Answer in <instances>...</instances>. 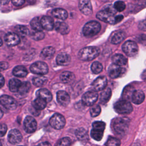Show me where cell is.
<instances>
[{
	"label": "cell",
	"instance_id": "74e56055",
	"mask_svg": "<svg viewBox=\"0 0 146 146\" xmlns=\"http://www.w3.org/2000/svg\"><path fill=\"white\" fill-rule=\"evenodd\" d=\"M47 81V78L43 76H38L35 77L33 79V84L38 87H40L43 86Z\"/></svg>",
	"mask_w": 146,
	"mask_h": 146
},
{
	"label": "cell",
	"instance_id": "ee69618b",
	"mask_svg": "<svg viewBox=\"0 0 146 146\" xmlns=\"http://www.w3.org/2000/svg\"><path fill=\"white\" fill-rule=\"evenodd\" d=\"M115 9L117 11H123L125 8V5L124 2L121 1H117L115 2L114 5H113Z\"/></svg>",
	"mask_w": 146,
	"mask_h": 146
},
{
	"label": "cell",
	"instance_id": "30bf717a",
	"mask_svg": "<svg viewBox=\"0 0 146 146\" xmlns=\"http://www.w3.org/2000/svg\"><path fill=\"white\" fill-rule=\"evenodd\" d=\"M98 95L95 91H89L82 96V102L86 106H92L97 100Z\"/></svg>",
	"mask_w": 146,
	"mask_h": 146
},
{
	"label": "cell",
	"instance_id": "4fadbf2b",
	"mask_svg": "<svg viewBox=\"0 0 146 146\" xmlns=\"http://www.w3.org/2000/svg\"><path fill=\"white\" fill-rule=\"evenodd\" d=\"M24 129L27 133H33L36 129V121L32 116H27L24 120Z\"/></svg>",
	"mask_w": 146,
	"mask_h": 146
},
{
	"label": "cell",
	"instance_id": "f6af8a7d",
	"mask_svg": "<svg viewBox=\"0 0 146 146\" xmlns=\"http://www.w3.org/2000/svg\"><path fill=\"white\" fill-rule=\"evenodd\" d=\"M7 131V126L5 124H2L1 125V136L2 137Z\"/></svg>",
	"mask_w": 146,
	"mask_h": 146
},
{
	"label": "cell",
	"instance_id": "484cf974",
	"mask_svg": "<svg viewBox=\"0 0 146 146\" xmlns=\"http://www.w3.org/2000/svg\"><path fill=\"white\" fill-rule=\"evenodd\" d=\"M74 74L70 71H64L62 72L60 76V80L65 83H70L75 80Z\"/></svg>",
	"mask_w": 146,
	"mask_h": 146
},
{
	"label": "cell",
	"instance_id": "1f68e13d",
	"mask_svg": "<svg viewBox=\"0 0 146 146\" xmlns=\"http://www.w3.org/2000/svg\"><path fill=\"white\" fill-rule=\"evenodd\" d=\"M46 101L44 99L38 97L36 99H35L32 104V106L38 110H41L44 109L46 106Z\"/></svg>",
	"mask_w": 146,
	"mask_h": 146
},
{
	"label": "cell",
	"instance_id": "11a10c76",
	"mask_svg": "<svg viewBox=\"0 0 146 146\" xmlns=\"http://www.w3.org/2000/svg\"><path fill=\"white\" fill-rule=\"evenodd\" d=\"M10 0H1V5H6L9 2Z\"/></svg>",
	"mask_w": 146,
	"mask_h": 146
},
{
	"label": "cell",
	"instance_id": "7402d4cb",
	"mask_svg": "<svg viewBox=\"0 0 146 146\" xmlns=\"http://www.w3.org/2000/svg\"><path fill=\"white\" fill-rule=\"evenodd\" d=\"M55 49L51 46L44 47L40 52V56L44 59H50L55 54Z\"/></svg>",
	"mask_w": 146,
	"mask_h": 146
},
{
	"label": "cell",
	"instance_id": "5bb4252c",
	"mask_svg": "<svg viewBox=\"0 0 146 146\" xmlns=\"http://www.w3.org/2000/svg\"><path fill=\"white\" fill-rule=\"evenodd\" d=\"M107 84V80L106 76H101L97 78L92 83V87L94 91H99L105 88Z\"/></svg>",
	"mask_w": 146,
	"mask_h": 146
},
{
	"label": "cell",
	"instance_id": "f35d334b",
	"mask_svg": "<svg viewBox=\"0 0 146 146\" xmlns=\"http://www.w3.org/2000/svg\"><path fill=\"white\" fill-rule=\"evenodd\" d=\"M120 140L112 136L109 137L106 143V146H120Z\"/></svg>",
	"mask_w": 146,
	"mask_h": 146
},
{
	"label": "cell",
	"instance_id": "d6986e66",
	"mask_svg": "<svg viewBox=\"0 0 146 146\" xmlns=\"http://www.w3.org/2000/svg\"><path fill=\"white\" fill-rule=\"evenodd\" d=\"M40 21L43 28L46 30H52L55 27L53 19L49 16H43L41 18Z\"/></svg>",
	"mask_w": 146,
	"mask_h": 146
},
{
	"label": "cell",
	"instance_id": "6da1fadb",
	"mask_svg": "<svg viewBox=\"0 0 146 146\" xmlns=\"http://www.w3.org/2000/svg\"><path fill=\"white\" fill-rule=\"evenodd\" d=\"M116 12V10L114 6L112 7L111 5H108L104 9L99 11L96 14V17L99 19L104 22L114 24L116 23V16L115 14Z\"/></svg>",
	"mask_w": 146,
	"mask_h": 146
},
{
	"label": "cell",
	"instance_id": "d590c367",
	"mask_svg": "<svg viewBox=\"0 0 146 146\" xmlns=\"http://www.w3.org/2000/svg\"><path fill=\"white\" fill-rule=\"evenodd\" d=\"M30 87L31 85L29 82H24L22 83L18 92L20 94H25L29 92Z\"/></svg>",
	"mask_w": 146,
	"mask_h": 146
},
{
	"label": "cell",
	"instance_id": "44dd1931",
	"mask_svg": "<svg viewBox=\"0 0 146 146\" xmlns=\"http://www.w3.org/2000/svg\"><path fill=\"white\" fill-rule=\"evenodd\" d=\"M36 95L38 97H39L46 100L47 103L50 102L52 98V96L51 92L45 88L38 90L36 92Z\"/></svg>",
	"mask_w": 146,
	"mask_h": 146
},
{
	"label": "cell",
	"instance_id": "c3c4849f",
	"mask_svg": "<svg viewBox=\"0 0 146 146\" xmlns=\"http://www.w3.org/2000/svg\"><path fill=\"white\" fill-rule=\"evenodd\" d=\"M30 110L31 113L33 115H35V116H38V115H39V113H40L39 110L36 109V108H34L33 106H32V107H31V108H30Z\"/></svg>",
	"mask_w": 146,
	"mask_h": 146
},
{
	"label": "cell",
	"instance_id": "f1b7e54d",
	"mask_svg": "<svg viewBox=\"0 0 146 146\" xmlns=\"http://www.w3.org/2000/svg\"><path fill=\"white\" fill-rule=\"evenodd\" d=\"M27 69L22 66H16L13 71V74L14 75L18 77H25L27 75Z\"/></svg>",
	"mask_w": 146,
	"mask_h": 146
},
{
	"label": "cell",
	"instance_id": "816d5d0a",
	"mask_svg": "<svg viewBox=\"0 0 146 146\" xmlns=\"http://www.w3.org/2000/svg\"><path fill=\"white\" fill-rule=\"evenodd\" d=\"M37 146H51L48 142H43L39 144Z\"/></svg>",
	"mask_w": 146,
	"mask_h": 146
},
{
	"label": "cell",
	"instance_id": "5b68a950",
	"mask_svg": "<svg viewBox=\"0 0 146 146\" xmlns=\"http://www.w3.org/2000/svg\"><path fill=\"white\" fill-rule=\"evenodd\" d=\"M106 124L102 121H96L93 123L92 128L91 131V137L95 140H100L103 136Z\"/></svg>",
	"mask_w": 146,
	"mask_h": 146
},
{
	"label": "cell",
	"instance_id": "2e32d148",
	"mask_svg": "<svg viewBox=\"0 0 146 146\" xmlns=\"http://www.w3.org/2000/svg\"><path fill=\"white\" fill-rule=\"evenodd\" d=\"M5 42L9 46H14L19 43L20 38L15 33H8L5 36Z\"/></svg>",
	"mask_w": 146,
	"mask_h": 146
},
{
	"label": "cell",
	"instance_id": "8fae6325",
	"mask_svg": "<svg viewBox=\"0 0 146 146\" xmlns=\"http://www.w3.org/2000/svg\"><path fill=\"white\" fill-rule=\"evenodd\" d=\"M0 100L1 104L9 110H14L17 107V103L16 100L10 96L6 95H2Z\"/></svg>",
	"mask_w": 146,
	"mask_h": 146
},
{
	"label": "cell",
	"instance_id": "ac0fdd59",
	"mask_svg": "<svg viewBox=\"0 0 146 146\" xmlns=\"http://www.w3.org/2000/svg\"><path fill=\"white\" fill-rule=\"evenodd\" d=\"M56 99L60 105L64 107L67 106L70 102L69 95L64 91H59L57 92Z\"/></svg>",
	"mask_w": 146,
	"mask_h": 146
},
{
	"label": "cell",
	"instance_id": "7dc6e473",
	"mask_svg": "<svg viewBox=\"0 0 146 146\" xmlns=\"http://www.w3.org/2000/svg\"><path fill=\"white\" fill-rule=\"evenodd\" d=\"M12 3L16 6H19L22 5L26 0H11Z\"/></svg>",
	"mask_w": 146,
	"mask_h": 146
},
{
	"label": "cell",
	"instance_id": "4316f807",
	"mask_svg": "<svg viewBox=\"0 0 146 146\" xmlns=\"http://www.w3.org/2000/svg\"><path fill=\"white\" fill-rule=\"evenodd\" d=\"M112 60L113 64L118 66H124L127 62V58L121 54H117L113 55L112 58Z\"/></svg>",
	"mask_w": 146,
	"mask_h": 146
},
{
	"label": "cell",
	"instance_id": "52a82bcc",
	"mask_svg": "<svg viewBox=\"0 0 146 146\" xmlns=\"http://www.w3.org/2000/svg\"><path fill=\"white\" fill-rule=\"evenodd\" d=\"M50 125L56 129H62L66 124V121L64 116L60 113L54 114L49 121Z\"/></svg>",
	"mask_w": 146,
	"mask_h": 146
},
{
	"label": "cell",
	"instance_id": "9f6ffc18",
	"mask_svg": "<svg viewBox=\"0 0 146 146\" xmlns=\"http://www.w3.org/2000/svg\"><path fill=\"white\" fill-rule=\"evenodd\" d=\"M27 3H29L30 5H34L36 2V0H26Z\"/></svg>",
	"mask_w": 146,
	"mask_h": 146
},
{
	"label": "cell",
	"instance_id": "ba28073f",
	"mask_svg": "<svg viewBox=\"0 0 146 146\" xmlns=\"http://www.w3.org/2000/svg\"><path fill=\"white\" fill-rule=\"evenodd\" d=\"M30 69L33 73L40 75H45L48 71V68L47 64L40 61H38L32 64Z\"/></svg>",
	"mask_w": 146,
	"mask_h": 146
},
{
	"label": "cell",
	"instance_id": "7c38bea8",
	"mask_svg": "<svg viewBox=\"0 0 146 146\" xmlns=\"http://www.w3.org/2000/svg\"><path fill=\"white\" fill-rule=\"evenodd\" d=\"M125 72V69L120 66L113 64L108 69V74L112 79L117 78L123 75Z\"/></svg>",
	"mask_w": 146,
	"mask_h": 146
},
{
	"label": "cell",
	"instance_id": "f546056e",
	"mask_svg": "<svg viewBox=\"0 0 146 146\" xmlns=\"http://www.w3.org/2000/svg\"><path fill=\"white\" fill-rule=\"evenodd\" d=\"M111 94H112V92L110 88L104 89L100 94V102L102 104L107 103L111 96Z\"/></svg>",
	"mask_w": 146,
	"mask_h": 146
},
{
	"label": "cell",
	"instance_id": "9a60e30c",
	"mask_svg": "<svg viewBox=\"0 0 146 146\" xmlns=\"http://www.w3.org/2000/svg\"><path fill=\"white\" fill-rule=\"evenodd\" d=\"M79 8L80 11L86 15H89L92 13V7L90 0H79Z\"/></svg>",
	"mask_w": 146,
	"mask_h": 146
},
{
	"label": "cell",
	"instance_id": "ab89813d",
	"mask_svg": "<svg viewBox=\"0 0 146 146\" xmlns=\"http://www.w3.org/2000/svg\"><path fill=\"white\" fill-rule=\"evenodd\" d=\"M15 30L19 34L23 36L27 35L28 34H29V30L28 28L25 26L18 25L15 27Z\"/></svg>",
	"mask_w": 146,
	"mask_h": 146
},
{
	"label": "cell",
	"instance_id": "4dcf8cb0",
	"mask_svg": "<svg viewBox=\"0 0 146 146\" xmlns=\"http://www.w3.org/2000/svg\"><path fill=\"white\" fill-rule=\"evenodd\" d=\"M22 84V82L17 79H11L9 83V90L11 92L18 91V90Z\"/></svg>",
	"mask_w": 146,
	"mask_h": 146
},
{
	"label": "cell",
	"instance_id": "bcb514c9",
	"mask_svg": "<svg viewBox=\"0 0 146 146\" xmlns=\"http://www.w3.org/2000/svg\"><path fill=\"white\" fill-rule=\"evenodd\" d=\"M139 28L141 30L146 31V19L142 21L139 23Z\"/></svg>",
	"mask_w": 146,
	"mask_h": 146
},
{
	"label": "cell",
	"instance_id": "7a4b0ae2",
	"mask_svg": "<svg viewBox=\"0 0 146 146\" xmlns=\"http://www.w3.org/2000/svg\"><path fill=\"white\" fill-rule=\"evenodd\" d=\"M129 120L127 118L117 117L114 119L111 123L114 132L118 135L123 136L128 131Z\"/></svg>",
	"mask_w": 146,
	"mask_h": 146
},
{
	"label": "cell",
	"instance_id": "277c9868",
	"mask_svg": "<svg viewBox=\"0 0 146 146\" xmlns=\"http://www.w3.org/2000/svg\"><path fill=\"white\" fill-rule=\"evenodd\" d=\"M101 26L98 22L92 21L85 24L83 28V33L87 37H92L96 35L100 30Z\"/></svg>",
	"mask_w": 146,
	"mask_h": 146
},
{
	"label": "cell",
	"instance_id": "e0dca14e",
	"mask_svg": "<svg viewBox=\"0 0 146 146\" xmlns=\"http://www.w3.org/2000/svg\"><path fill=\"white\" fill-rule=\"evenodd\" d=\"M22 136L21 133L16 129H11L8 135V140L11 144H17L21 141Z\"/></svg>",
	"mask_w": 146,
	"mask_h": 146
},
{
	"label": "cell",
	"instance_id": "d6a6232c",
	"mask_svg": "<svg viewBox=\"0 0 146 146\" xmlns=\"http://www.w3.org/2000/svg\"><path fill=\"white\" fill-rule=\"evenodd\" d=\"M30 25L34 31H42L43 29L41 24V21L38 17L33 18L30 22Z\"/></svg>",
	"mask_w": 146,
	"mask_h": 146
},
{
	"label": "cell",
	"instance_id": "83f0119b",
	"mask_svg": "<svg viewBox=\"0 0 146 146\" xmlns=\"http://www.w3.org/2000/svg\"><path fill=\"white\" fill-rule=\"evenodd\" d=\"M55 30L62 34H67L69 32L68 26L64 22H57L55 24Z\"/></svg>",
	"mask_w": 146,
	"mask_h": 146
},
{
	"label": "cell",
	"instance_id": "60d3db41",
	"mask_svg": "<svg viewBox=\"0 0 146 146\" xmlns=\"http://www.w3.org/2000/svg\"><path fill=\"white\" fill-rule=\"evenodd\" d=\"M30 36L35 40H40L44 38V34L42 31H35L30 34Z\"/></svg>",
	"mask_w": 146,
	"mask_h": 146
},
{
	"label": "cell",
	"instance_id": "8d00e7d4",
	"mask_svg": "<svg viewBox=\"0 0 146 146\" xmlns=\"http://www.w3.org/2000/svg\"><path fill=\"white\" fill-rule=\"evenodd\" d=\"M91 71L94 74H99L103 70V66L99 62H94L92 63L91 67Z\"/></svg>",
	"mask_w": 146,
	"mask_h": 146
},
{
	"label": "cell",
	"instance_id": "3957f363",
	"mask_svg": "<svg viewBox=\"0 0 146 146\" xmlns=\"http://www.w3.org/2000/svg\"><path fill=\"white\" fill-rule=\"evenodd\" d=\"M99 49L94 46H89L81 49L78 53V58L82 60L90 61L96 58L99 54Z\"/></svg>",
	"mask_w": 146,
	"mask_h": 146
},
{
	"label": "cell",
	"instance_id": "8992f818",
	"mask_svg": "<svg viewBox=\"0 0 146 146\" xmlns=\"http://www.w3.org/2000/svg\"><path fill=\"white\" fill-rule=\"evenodd\" d=\"M115 111L120 114H128L132 111V106L131 103L125 100H121L117 102L114 104Z\"/></svg>",
	"mask_w": 146,
	"mask_h": 146
},
{
	"label": "cell",
	"instance_id": "b9f144b4",
	"mask_svg": "<svg viewBox=\"0 0 146 146\" xmlns=\"http://www.w3.org/2000/svg\"><path fill=\"white\" fill-rule=\"evenodd\" d=\"M101 111L100 107L99 105H95L90 109V114L92 117L98 116Z\"/></svg>",
	"mask_w": 146,
	"mask_h": 146
},
{
	"label": "cell",
	"instance_id": "ffe728a7",
	"mask_svg": "<svg viewBox=\"0 0 146 146\" xmlns=\"http://www.w3.org/2000/svg\"><path fill=\"white\" fill-rule=\"evenodd\" d=\"M56 61L57 64L60 66H67L71 62V57L67 54L61 53L56 56Z\"/></svg>",
	"mask_w": 146,
	"mask_h": 146
},
{
	"label": "cell",
	"instance_id": "d4e9b609",
	"mask_svg": "<svg viewBox=\"0 0 146 146\" xmlns=\"http://www.w3.org/2000/svg\"><path fill=\"white\" fill-rule=\"evenodd\" d=\"M145 95L144 92L141 90H135L132 97V101L136 104H141L144 100Z\"/></svg>",
	"mask_w": 146,
	"mask_h": 146
},
{
	"label": "cell",
	"instance_id": "f907efd6",
	"mask_svg": "<svg viewBox=\"0 0 146 146\" xmlns=\"http://www.w3.org/2000/svg\"><path fill=\"white\" fill-rule=\"evenodd\" d=\"M123 19V16L119 15L117 16H116V22L117 23L119 22H120Z\"/></svg>",
	"mask_w": 146,
	"mask_h": 146
},
{
	"label": "cell",
	"instance_id": "cb8c5ba5",
	"mask_svg": "<svg viewBox=\"0 0 146 146\" xmlns=\"http://www.w3.org/2000/svg\"><path fill=\"white\" fill-rule=\"evenodd\" d=\"M135 91V88L132 86H131V85L127 86L124 88L122 93L123 99L128 100V101L132 100V97Z\"/></svg>",
	"mask_w": 146,
	"mask_h": 146
},
{
	"label": "cell",
	"instance_id": "681fc988",
	"mask_svg": "<svg viewBox=\"0 0 146 146\" xmlns=\"http://www.w3.org/2000/svg\"><path fill=\"white\" fill-rule=\"evenodd\" d=\"M9 67V64L7 62H2L1 63V70H5L7 69Z\"/></svg>",
	"mask_w": 146,
	"mask_h": 146
},
{
	"label": "cell",
	"instance_id": "836d02e7",
	"mask_svg": "<svg viewBox=\"0 0 146 146\" xmlns=\"http://www.w3.org/2000/svg\"><path fill=\"white\" fill-rule=\"evenodd\" d=\"M125 38V34L123 32H117L115 33L111 39V42L113 44H117L120 43Z\"/></svg>",
	"mask_w": 146,
	"mask_h": 146
},
{
	"label": "cell",
	"instance_id": "f5cc1de1",
	"mask_svg": "<svg viewBox=\"0 0 146 146\" xmlns=\"http://www.w3.org/2000/svg\"><path fill=\"white\" fill-rule=\"evenodd\" d=\"M141 78L144 81L146 82V70H144L141 74Z\"/></svg>",
	"mask_w": 146,
	"mask_h": 146
},
{
	"label": "cell",
	"instance_id": "9c48e42d",
	"mask_svg": "<svg viewBox=\"0 0 146 146\" xmlns=\"http://www.w3.org/2000/svg\"><path fill=\"white\" fill-rule=\"evenodd\" d=\"M122 49L124 52L129 56H133L138 52V46L137 44L131 40L125 42L122 46Z\"/></svg>",
	"mask_w": 146,
	"mask_h": 146
},
{
	"label": "cell",
	"instance_id": "603a6c76",
	"mask_svg": "<svg viewBox=\"0 0 146 146\" xmlns=\"http://www.w3.org/2000/svg\"><path fill=\"white\" fill-rule=\"evenodd\" d=\"M52 15L56 18L64 20L68 17V13L66 10L62 8H56L54 9L51 12Z\"/></svg>",
	"mask_w": 146,
	"mask_h": 146
},
{
	"label": "cell",
	"instance_id": "7bdbcfd3",
	"mask_svg": "<svg viewBox=\"0 0 146 146\" xmlns=\"http://www.w3.org/2000/svg\"><path fill=\"white\" fill-rule=\"evenodd\" d=\"M71 143V141L69 137H66L61 139L58 141L56 146H70Z\"/></svg>",
	"mask_w": 146,
	"mask_h": 146
},
{
	"label": "cell",
	"instance_id": "e575fe53",
	"mask_svg": "<svg viewBox=\"0 0 146 146\" xmlns=\"http://www.w3.org/2000/svg\"><path fill=\"white\" fill-rule=\"evenodd\" d=\"M75 135L77 138L80 140H84L88 139L87 131L83 128H80L76 129Z\"/></svg>",
	"mask_w": 146,
	"mask_h": 146
},
{
	"label": "cell",
	"instance_id": "db71d44e",
	"mask_svg": "<svg viewBox=\"0 0 146 146\" xmlns=\"http://www.w3.org/2000/svg\"><path fill=\"white\" fill-rule=\"evenodd\" d=\"M1 88H2L5 84V79L2 75H1Z\"/></svg>",
	"mask_w": 146,
	"mask_h": 146
}]
</instances>
